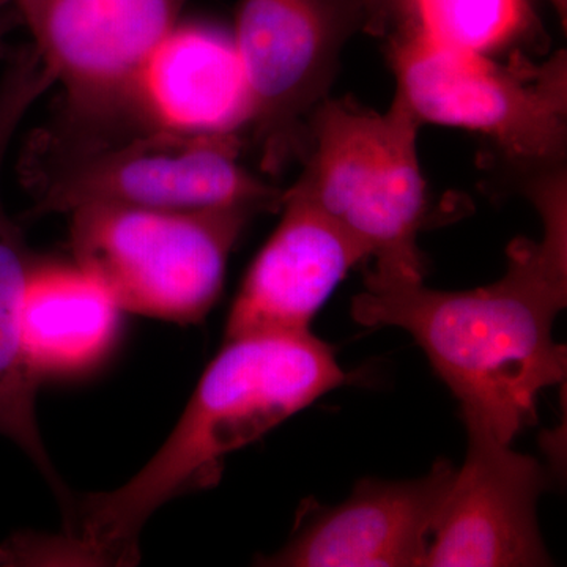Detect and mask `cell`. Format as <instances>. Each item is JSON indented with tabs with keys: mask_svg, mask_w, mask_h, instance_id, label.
Listing matches in <instances>:
<instances>
[{
	"mask_svg": "<svg viewBox=\"0 0 567 567\" xmlns=\"http://www.w3.org/2000/svg\"><path fill=\"white\" fill-rule=\"evenodd\" d=\"M32 47L62 87L55 125L66 144L137 133L136 87L145 62L188 0H11Z\"/></svg>",
	"mask_w": 567,
	"mask_h": 567,
	"instance_id": "obj_7",
	"label": "cell"
},
{
	"mask_svg": "<svg viewBox=\"0 0 567 567\" xmlns=\"http://www.w3.org/2000/svg\"><path fill=\"white\" fill-rule=\"evenodd\" d=\"M22 121L20 104L0 96V436L11 440L31 457L54 488L62 509H66L73 495L55 473L41 440L35 415L40 383L32 375L22 347L25 284L37 256L2 199L3 163Z\"/></svg>",
	"mask_w": 567,
	"mask_h": 567,
	"instance_id": "obj_14",
	"label": "cell"
},
{
	"mask_svg": "<svg viewBox=\"0 0 567 567\" xmlns=\"http://www.w3.org/2000/svg\"><path fill=\"white\" fill-rule=\"evenodd\" d=\"M393 32L491 58L525 52L543 35L528 0H405Z\"/></svg>",
	"mask_w": 567,
	"mask_h": 567,
	"instance_id": "obj_15",
	"label": "cell"
},
{
	"mask_svg": "<svg viewBox=\"0 0 567 567\" xmlns=\"http://www.w3.org/2000/svg\"><path fill=\"white\" fill-rule=\"evenodd\" d=\"M245 136H185L144 130L96 144H66L43 132L22 156L32 216L85 205L163 210L246 207L281 210L284 189L240 163Z\"/></svg>",
	"mask_w": 567,
	"mask_h": 567,
	"instance_id": "obj_4",
	"label": "cell"
},
{
	"mask_svg": "<svg viewBox=\"0 0 567 567\" xmlns=\"http://www.w3.org/2000/svg\"><path fill=\"white\" fill-rule=\"evenodd\" d=\"M281 212V221L246 271L224 341L268 331H309L339 282L369 259L363 246L287 189Z\"/></svg>",
	"mask_w": 567,
	"mask_h": 567,
	"instance_id": "obj_11",
	"label": "cell"
},
{
	"mask_svg": "<svg viewBox=\"0 0 567 567\" xmlns=\"http://www.w3.org/2000/svg\"><path fill=\"white\" fill-rule=\"evenodd\" d=\"M468 429V454L436 518L424 566H547L536 505L547 473L481 427Z\"/></svg>",
	"mask_w": 567,
	"mask_h": 567,
	"instance_id": "obj_9",
	"label": "cell"
},
{
	"mask_svg": "<svg viewBox=\"0 0 567 567\" xmlns=\"http://www.w3.org/2000/svg\"><path fill=\"white\" fill-rule=\"evenodd\" d=\"M566 185L559 174L528 186L546 230L543 240L509 245L498 281L442 292L371 271L352 301L358 323L412 334L461 402L465 424L505 443L535 423L539 394L566 379V347L554 339L567 303Z\"/></svg>",
	"mask_w": 567,
	"mask_h": 567,
	"instance_id": "obj_1",
	"label": "cell"
},
{
	"mask_svg": "<svg viewBox=\"0 0 567 567\" xmlns=\"http://www.w3.org/2000/svg\"><path fill=\"white\" fill-rule=\"evenodd\" d=\"M361 0H240L233 37L244 69L264 174L301 162L309 121L330 99L341 54L363 32Z\"/></svg>",
	"mask_w": 567,
	"mask_h": 567,
	"instance_id": "obj_8",
	"label": "cell"
},
{
	"mask_svg": "<svg viewBox=\"0 0 567 567\" xmlns=\"http://www.w3.org/2000/svg\"><path fill=\"white\" fill-rule=\"evenodd\" d=\"M405 0H361L363 32L374 37H388L401 20Z\"/></svg>",
	"mask_w": 567,
	"mask_h": 567,
	"instance_id": "obj_16",
	"label": "cell"
},
{
	"mask_svg": "<svg viewBox=\"0 0 567 567\" xmlns=\"http://www.w3.org/2000/svg\"><path fill=\"white\" fill-rule=\"evenodd\" d=\"M347 382L331 346L309 331L226 339L166 442L123 486L73 496L58 536H33L37 563L133 566L148 518L218 477L224 457Z\"/></svg>",
	"mask_w": 567,
	"mask_h": 567,
	"instance_id": "obj_2",
	"label": "cell"
},
{
	"mask_svg": "<svg viewBox=\"0 0 567 567\" xmlns=\"http://www.w3.org/2000/svg\"><path fill=\"white\" fill-rule=\"evenodd\" d=\"M557 11L559 20L563 21V25L566 28V14H567V0H548Z\"/></svg>",
	"mask_w": 567,
	"mask_h": 567,
	"instance_id": "obj_18",
	"label": "cell"
},
{
	"mask_svg": "<svg viewBox=\"0 0 567 567\" xmlns=\"http://www.w3.org/2000/svg\"><path fill=\"white\" fill-rule=\"evenodd\" d=\"M386 39L395 95L417 121L486 137L520 183L566 169L565 50L540 63L522 51L498 61L404 32Z\"/></svg>",
	"mask_w": 567,
	"mask_h": 567,
	"instance_id": "obj_5",
	"label": "cell"
},
{
	"mask_svg": "<svg viewBox=\"0 0 567 567\" xmlns=\"http://www.w3.org/2000/svg\"><path fill=\"white\" fill-rule=\"evenodd\" d=\"M256 215L246 207L85 205L70 213L71 249L122 311L199 323L218 301L230 252Z\"/></svg>",
	"mask_w": 567,
	"mask_h": 567,
	"instance_id": "obj_6",
	"label": "cell"
},
{
	"mask_svg": "<svg viewBox=\"0 0 567 567\" xmlns=\"http://www.w3.org/2000/svg\"><path fill=\"white\" fill-rule=\"evenodd\" d=\"M456 470L436 462L412 481L364 480L333 509L323 511L260 565L281 567L424 566L429 537Z\"/></svg>",
	"mask_w": 567,
	"mask_h": 567,
	"instance_id": "obj_10",
	"label": "cell"
},
{
	"mask_svg": "<svg viewBox=\"0 0 567 567\" xmlns=\"http://www.w3.org/2000/svg\"><path fill=\"white\" fill-rule=\"evenodd\" d=\"M136 123L140 132L245 136L251 103L233 32L178 22L141 71Z\"/></svg>",
	"mask_w": 567,
	"mask_h": 567,
	"instance_id": "obj_12",
	"label": "cell"
},
{
	"mask_svg": "<svg viewBox=\"0 0 567 567\" xmlns=\"http://www.w3.org/2000/svg\"><path fill=\"white\" fill-rule=\"evenodd\" d=\"M21 24L20 14L11 0H0V58L6 54L7 37Z\"/></svg>",
	"mask_w": 567,
	"mask_h": 567,
	"instance_id": "obj_17",
	"label": "cell"
},
{
	"mask_svg": "<svg viewBox=\"0 0 567 567\" xmlns=\"http://www.w3.org/2000/svg\"><path fill=\"white\" fill-rule=\"evenodd\" d=\"M122 308L76 262L35 257L22 305V347L37 382L91 372L121 330Z\"/></svg>",
	"mask_w": 567,
	"mask_h": 567,
	"instance_id": "obj_13",
	"label": "cell"
},
{
	"mask_svg": "<svg viewBox=\"0 0 567 567\" xmlns=\"http://www.w3.org/2000/svg\"><path fill=\"white\" fill-rule=\"evenodd\" d=\"M421 125L398 95L385 114L352 96L327 99L309 121L303 171L287 189L363 246L375 260L372 274L386 278H424Z\"/></svg>",
	"mask_w": 567,
	"mask_h": 567,
	"instance_id": "obj_3",
	"label": "cell"
}]
</instances>
